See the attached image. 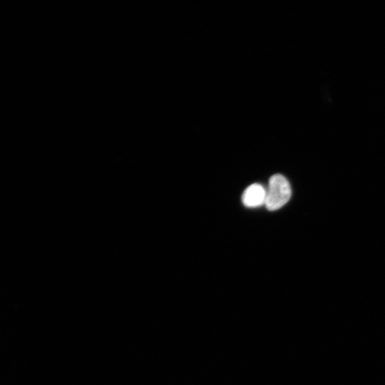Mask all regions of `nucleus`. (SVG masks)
<instances>
[{
    "label": "nucleus",
    "instance_id": "obj_2",
    "mask_svg": "<svg viewBox=\"0 0 385 385\" xmlns=\"http://www.w3.org/2000/svg\"><path fill=\"white\" fill-rule=\"evenodd\" d=\"M266 190L258 183L247 187L242 194V202L248 207H256L265 205Z\"/></svg>",
    "mask_w": 385,
    "mask_h": 385
},
{
    "label": "nucleus",
    "instance_id": "obj_1",
    "mask_svg": "<svg viewBox=\"0 0 385 385\" xmlns=\"http://www.w3.org/2000/svg\"><path fill=\"white\" fill-rule=\"evenodd\" d=\"M292 194L289 183L280 174L272 175L266 190L265 205L270 211L276 210L284 205L289 200Z\"/></svg>",
    "mask_w": 385,
    "mask_h": 385
}]
</instances>
